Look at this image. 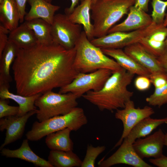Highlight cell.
<instances>
[{
	"label": "cell",
	"instance_id": "6",
	"mask_svg": "<svg viewBox=\"0 0 167 167\" xmlns=\"http://www.w3.org/2000/svg\"><path fill=\"white\" fill-rule=\"evenodd\" d=\"M78 98L73 93H57L51 91L42 94L36 100L38 108L36 117L41 122L56 116L66 114L77 107Z\"/></svg>",
	"mask_w": 167,
	"mask_h": 167
},
{
	"label": "cell",
	"instance_id": "31",
	"mask_svg": "<svg viewBox=\"0 0 167 167\" xmlns=\"http://www.w3.org/2000/svg\"><path fill=\"white\" fill-rule=\"evenodd\" d=\"M145 100L149 105L159 108L167 104V84L161 88H155L153 93Z\"/></svg>",
	"mask_w": 167,
	"mask_h": 167
},
{
	"label": "cell",
	"instance_id": "40",
	"mask_svg": "<svg viewBox=\"0 0 167 167\" xmlns=\"http://www.w3.org/2000/svg\"><path fill=\"white\" fill-rule=\"evenodd\" d=\"M71 4L69 7L66 8L65 10V14L67 15L70 14L75 8L78 4L79 1L82 2L84 0H71Z\"/></svg>",
	"mask_w": 167,
	"mask_h": 167
},
{
	"label": "cell",
	"instance_id": "26",
	"mask_svg": "<svg viewBox=\"0 0 167 167\" xmlns=\"http://www.w3.org/2000/svg\"><path fill=\"white\" fill-rule=\"evenodd\" d=\"M72 130L67 128L46 136L45 143L51 150L72 151L73 143L70 137Z\"/></svg>",
	"mask_w": 167,
	"mask_h": 167
},
{
	"label": "cell",
	"instance_id": "23",
	"mask_svg": "<svg viewBox=\"0 0 167 167\" xmlns=\"http://www.w3.org/2000/svg\"><path fill=\"white\" fill-rule=\"evenodd\" d=\"M20 49L12 42L8 41L0 55V84L9 85L12 81L10 67L17 57Z\"/></svg>",
	"mask_w": 167,
	"mask_h": 167
},
{
	"label": "cell",
	"instance_id": "44",
	"mask_svg": "<svg viewBox=\"0 0 167 167\" xmlns=\"http://www.w3.org/2000/svg\"><path fill=\"white\" fill-rule=\"evenodd\" d=\"M97 0H92V4L95 3Z\"/></svg>",
	"mask_w": 167,
	"mask_h": 167
},
{
	"label": "cell",
	"instance_id": "20",
	"mask_svg": "<svg viewBox=\"0 0 167 167\" xmlns=\"http://www.w3.org/2000/svg\"><path fill=\"white\" fill-rule=\"evenodd\" d=\"M31 8L24 17L25 21L41 19L52 24L55 13L60 8L58 6L53 5L45 0H28Z\"/></svg>",
	"mask_w": 167,
	"mask_h": 167
},
{
	"label": "cell",
	"instance_id": "30",
	"mask_svg": "<svg viewBox=\"0 0 167 167\" xmlns=\"http://www.w3.org/2000/svg\"><path fill=\"white\" fill-rule=\"evenodd\" d=\"M106 149L105 146H93L91 144L88 145L86 155L82 161L81 167H94L97 157Z\"/></svg>",
	"mask_w": 167,
	"mask_h": 167
},
{
	"label": "cell",
	"instance_id": "10",
	"mask_svg": "<svg viewBox=\"0 0 167 167\" xmlns=\"http://www.w3.org/2000/svg\"><path fill=\"white\" fill-rule=\"evenodd\" d=\"M155 113L151 107L145 106L143 108H135L134 101L131 100L126 104L123 108L116 110L115 117L122 121L123 129L121 137L114 148L120 146L133 127L143 119L150 117Z\"/></svg>",
	"mask_w": 167,
	"mask_h": 167
},
{
	"label": "cell",
	"instance_id": "8",
	"mask_svg": "<svg viewBox=\"0 0 167 167\" xmlns=\"http://www.w3.org/2000/svg\"><path fill=\"white\" fill-rule=\"evenodd\" d=\"M51 25L53 41L65 48H74L82 32L81 25L75 24L65 14L55 15Z\"/></svg>",
	"mask_w": 167,
	"mask_h": 167
},
{
	"label": "cell",
	"instance_id": "33",
	"mask_svg": "<svg viewBox=\"0 0 167 167\" xmlns=\"http://www.w3.org/2000/svg\"><path fill=\"white\" fill-rule=\"evenodd\" d=\"M149 78L155 88H161L167 84V72H158L150 74Z\"/></svg>",
	"mask_w": 167,
	"mask_h": 167
},
{
	"label": "cell",
	"instance_id": "43",
	"mask_svg": "<svg viewBox=\"0 0 167 167\" xmlns=\"http://www.w3.org/2000/svg\"><path fill=\"white\" fill-rule=\"evenodd\" d=\"M45 0L48 2L51 3L52 0Z\"/></svg>",
	"mask_w": 167,
	"mask_h": 167
},
{
	"label": "cell",
	"instance_id": "21",
	"mask_svg": "<svg viewBox=\"0 0 167 167\" xmlns=\"http://www.w3.org/2000/svg\"><path fill=\"white\" fill-rule=\"evenodd\" d=\"M10 85L0 84V98L11 99L19 105V110L17 115L22 116L29 112L37 109L35 103L42 94H38L30 96H24L15 94L9 90Z\"/></svg>",
	"mask_w": 167,
	"mask_h": 167
},
{
	"label": "cell",
	"instance_id": "41",
	"mask_svg": "<svg viewBox=\"0 0 167 167\" xmlns=\"http://www.w3.org/2000/svg\"><path fill=\"white\" fill-rule=\"evenodd\" d=\"M164 145L167 147V132L165 135Z\"/></svg>",
	"mask_w": 167,
	"mask_h": 167
},
{
	"label": "cell",
	"instance_id": "2",
	"mask_svg": "<svg viewBox=\"0 0 167 167\" xmlns=\"http://www.w3.org/2000/svg\"><path fill=\"white\" fill-rule=\"evenodd\" d=\"M134 74L122 68L112 72L103 87L98 91H89L82 97L101 111H113L124 108L134 93L128 89Z\"/></svg>",
	"mask_w": 167,
	"mask_h": 167
},
{
	"label": "cell",
	"instance_id": "16",
	"mask_svg": "<svg viewBox=\"0 0 167 167\" xmlns=\"http://www.w3.org/2000/svg\"><path fill=\"white\" fill-rule=\"evenodd\" d=\"M167 27L163 24L158 25L139 42L148 52L158 58L167 49Z\"/></svg>",
	"mask_w": 167,
	"mask_h": 167
},
{
	"label": "cell",
	"instance_id": "18",
	"mask_svg": "<svg viewBox=\"0 0 167 167\" xmlns=\"http://www.w3.org/2000/svg\"><path fill=\"white\" fill-rule=\"evenodd\" d=\"M106 55L113 58L123 68L133 74L149 77L148 70L137 63L122 49H101Z\"/></svg>",
	"mask_w": 167,
	"mask_h": 167
},
{
	"label": "cell",
	"instance_id": "45",
	"mask_svg": "<svg viewBox=\"0 0 167 167\" xmlns=\"http://www.w3.org/2000/svg\"><path fill=\"white\" fill-rule=\"evenodd\" d=\"M166 27H167V26ZM165 43H166V48H167V36L166 40V41H165Z\"/></svg>",
	"mask_w": 167,
	"mask_h": 167
},
{
	"label": "cell",
	"instance_id": "9",
	"mask_svg": "<svg viewBox=\"0 0 167 167\" xmlns=\"http://www.w3.org/2000/svg\"><path fill=\"white\" fill-rule=\"evenodd\" d=\"M158 25L152 23L143 29L129 32H115L93 39L91 41L101 49H122L139 42Z\"/></svg>",
	"mask_w": 167,
	"mask_h": 167
},
{
	"label": "cell",
	"instance_id": "32",
	"mask_svg": "<svg viewBox=\"0 0 167 167\" xmlns=\"http://www.w3.org/2000/svg\"><path fill=\"white\" fill-rule=\"evenodd\" d=\"M8 99H0V118L17 115L19 107L8 105Z\"/></svg>",
	"mask_w": 167,
	"mask_h": 167
},
{
	"label": "cell",
	"instance_id": "12",
	"mask_svg": "<svg viewBox=\"0 0 167 167\" xmlns=\"http://www.w3.org/2000/svg\"><path fill=\"white\" fill-rule=\"evenodd\" d=\"M165 134L160 128L144 138L137 139L133 143V148L141 159L159 158L163 154Z\"/></svg>",
	"mask_w": 167,
	"mask_h": 167
},
{
	"label": "cell",
	"instance_id": "15",
	"mask_svg": "<svg viewBox=\"0 0 167 167\" xmlns=\"http://www.w3.org/2000/svg\"><path fill=\"white\" fill-rule=\"evenodd\" d=\"M124 51L139 64L148 70L151 74L166 72L158 58L148 52L139 42L126 47Z\"/></svg>",
	"mask_w": 167,
	"mask_h": 167
},
{
	"label": "cell",
	"instance_id": "5",
	"mask_svg": "<svg viewBox=\"0 0 167 167\" xmlns=\"http://www.w3.org/2000/svg\"><path fill=\"white\" fill-rule=\"evenodd\" d=\"M84 109L77 107L68 113L50 118L41 122L35 121L26 134L29 140L37 141L51 133L68 128L76 131L88 123Z\"/></svg>",
	"mask_w": 167,
	"mask_h": 167
},
{
	"label": "cell",
	"instance_id": "27",
	"mask_svg": "<svg viewBox=\"0 0 167 167\" xmlns=\"http://www.w3.org/2000/svg\"><path fill=\"white\" fill-rule=\"evenodd\" d=\"M48 161L53 167H79L82 161L72 151L57 150H51Z\"/></svg>",
	"mask_w": 167,
	"mask_h": 167
},
{
	"label": "cell",
	"instance_id": "11",
	"mask_svg": "<svg viewBox=\"0 0 167 167\" xmlns=\"http://www.w3.org/2000/svg\"><path fill=\"white\" fill-rule=\"evenodd\" d=\"M118 164H125L134 167H152L140 157L134 150L132 144L123 140L119 148L106 159L100 161V167H110Z\"/></svg>",
	"mask_w": 167,
	"mask_h": 167
},
{
	"label": "cell",
	"instance_id": "36",
	"mask_svg": "<svg viewBox=\"0 0 167 167\" xmlns=\"http://www.w3.org/2000/svg\"><path fill=\"white\" fill-rule=\"evenodd\" d=\"M150 163L158 167H167V156L163 155L156 158H151L149 160Z\"/></svg>",
	"mask_w": 167,
	"mask_h": 167
},
{
	"label": "cell",
	"instance_id": "13",
	"mask_svg": "<svg viewBox=\"0 0 167 167\" xmlns=\"http://www.w3.org/2000/svg\"><path fill=\"white\" fill-rule=\"evenodd\" d=\"M37 110L30 111L22 116L16 115L0 119V130L3 131L6 130V133L4 142L1 146L0 150L22 138L28 120L36 114Z\"/></svg>",
	"mask_w": 167,
	"mask_h": 167
},
{
	"label": "cell",
	"instance_id": "1",
	"mask_svg": "<svg viewBox=\"0 0 167 167\" xmlns=\"http://www.w3.org/2000/svg\"><path fill=\"white\" fill-rule=\"evenodd\" d=\"M75 54V47L67 49L54 42L20 49L12 67L17 93L43 94L70 83L79 73L74 65Z\"/></svg>",
	"mask_w": 167,
	"mask_h": 167
},
{
	"label": "cell",
	"instance_id": "3",
	"mask_svg": "<svg viewBox=\"0 0 167 167\" xmlns=\"http://www.w3.org/2000/svg\"><path fill=\"white\" fill-rule=\"evenodd\" d=\"M75 47L74 65L79 73H89L102 69L113 72L122 68L114 59L105 55L101 48L93 45L84 31H82Z\"/></svg>",
	"mask_w": 167,
	"mask_h": 167
},
{
	"label": "cell",
	"instance_id": "35",
	"mask_svg": "<svg viewBox=\"0 0 167 167\" xmlns=\"http://www.w3.org/2000/svg\"><path fill=\"white\" fill-rule=\"evenodd\" d=\"M28 0H15L16 3L19 14L20 23L23 22L25 15L26 14L25 8L27 2Z\"/></svg>",
	"mask_w": 167,
	"mask_h": 167
},
{
	"label": "cell",
	"instance_id": "24",
	"mask_svg": "<svg viewBox=\"0 0 167 167\" xmlns=\"http://www.w3.org/2000/svg\"><path fill=\"white\" fill-rule=\"evenodd\" d=\"M0 21L10 31L19 26V14L15 0H2L0 3Z\"/></svg>",
	"mask_w": 167,
	"mask_h": 167
},
{
	"label": "cell",
	"instance_id": "34",
	"mask_svg": "<svg viewBox=\"0 0 167 167\" xmlns=\"http://www.w3.org/2000/svg\"><path fill=\"white\" fill-rule=\"evenodd\" d=\"M151 83L149 77L138 75L135 80L134 85L136 88L141 91H146L149 88Z\"/></svg>",
	"mask_w": 167,
	"mask_h": 167
},
{
	"label": "cell",
	"instance_id": "46",
	"mask_svg": "<svg viewBox=\"0 0 167 167\" xmlns=\"http://www.w3.org/2000/svg\"><path fill=\"white\" fill-rule=\"evenodd\" d=\"M2 0H0V3H1L2 2Z\"/></svg>",
	"mask_w": 167,
	"mask_h": 167
},
{
	"label": "cell",
	"instance_id": "22",
	"mask_svg": "<svg viewBox=\"0 0 167 167\" xmlns=\"http://www.w3.org/2000/svg\"><path fill=\"white\" fill-rule=\"evenodd\" d=\"M164 124H167V117L159 119L150 117L145 118L133 127L123 140L132 144L137 139L147 136L159 126Z\"/></svg>",
	"mask_w": 167,
	"mask_h": 167
},
{
	"label": "cell",
	"instance_id": "37",
	"mask_svg": "<svg viewBox=\"0 0 167 167\" xmlns=\"http://www.w3.org/2000/svg\"><path fill=\"white\" fill-rule=\"evenodd\" d=\"M7 33L0 30V55L8 41Z\"/></svg>",
	"mask_w": 167,
	"mask_h": 167
},
{
	"label": "cell",
	"instance_id": "14",
	"mask_svg": "<svg viewBox=\"0 0 167 167\" xmlns=\"http://www.w3.org/2000/svg\"><path fill=\"white\" fill-rule=\"evenodd\" d=\"M152 23L151 16L143 10L134 6L130 9L128 15L123 22L114 25L108 34L115 32H129L144 29Z\"/></svg>",
	"mask_w": 167,
	"mask_h": 167
},
{
	"label": "cell",
	"instance_id": "7",
	"mask_svg": "<svg viewBox=\"0 0 167 167\" xmlns=\"http://www.w3.org/2000/svg\"><path fill=\"white\" fill-rule=\"evenodd\" d=\"M112 72L110 70L102 69L89 73H79L70 83L60 88L58 92H71L79 98L89 91H98L103 87Z\"/></svg>",
	"mask_w": 167,
	"mask_h": 167
},
{
	"label": "cell",
	"instance_id": "19",
	"mask_svg": "<svg viewBox=\"0 0 167 167\" xmlns=\"http://www.w3.org/2000/svg\"><path fill=\"white\" fill-rule=\"evenodd\" d=\"M92 5V0H84L70 14L67 15L71 22L83 26L84 31L90 41L94 38L93 26L91 22L90 14Z\"/></svg>",
	"mask_w": 167,
	"mask_h": 167
},
{
	"label": "cell",
	"instance_id": "38",
	"mask_svg": "<svg viewBox=\"0 0 167 167\" xmlns=\"http://www.w3.org/2000/svg\"><path fill=\"white\" fill-rule=\"evenodd\" d=\"M149 0H135L134 6L147 12L148 10Z\"/></svg>",
	"mask_w": 167,
	"mask_h": 167
},
{
	"label": "cell",
	"instance_id": "25",
	"mask_svg": "<svg viewBox=\"0 0 167 167\" xmlns=\"http://www.w3.org/2000/svg\"><path fill=\"white\" fill-rule=\"evenodd\" d=\"M8 40L15 44L20 49L28 48L38 43L33 31L24 23L10 31Z\"/></svg>",
	"mask_w": 167,
	"mask_h": 167
},
{
	"label": "cell",
	"instance_id": "4",
	"mask_svg": "<svg viewBox=\"0 0 167 167\" xmlns=\"http://www.w3.org/2000/svg\"><path fill=\"white\" fill-rule=\"evenodd\" d=\"M135 0H97L91 6V18L93 21V36L99 37L109 30L134 6Z\"/></svg>",
	"mask_w": 167,
	"mask_h": 167
},
{
	"label": "cell",
	"instance_id": "29",
	"mask_svg": "<svg viewBox=\"0 0 167 167\" xmlns=\"http://www.w3.org/2000/svg\"><path fill=\"white\" fill-rule=\"evenodd\" d=\"M152 11L151 15L152 23L157 25H163L165 17L167 0H152Z\"/></svg>",
	"mask_w": 167,
	"mask_h": 167
},
{
	"label": "cell",
	"instance_id": "39",
	"mask_svg": "<svg viewBox=\"0 0 167 167\" xmlns=\"http://www.w3.org/2000/svg\"><path fill=\"white\" fill-rule=\"evenodd\" d=\"M161 66L167 72V49L161 56L158 58Z\"/></svg>",
	"mask_w": 167,
	"mask_h": 167
},
{
	"label": "cell",
	"instance_id": "42",
	"mask_svg": "<svg viewBox=\"0 0 167 167\" xmlns=\"http://www.w3.org/2000/svg\"><path fill=\"white\" fill-rule=\"evenodd\" d=\"M163 25L165 26H167V14H166V15L165 17L164 22Z\"/></svg>",
	"mask_w": 167,
	"mask_h": 167
},
{
	"label": "cell",
	"instance_id": "17",
	"mask_svg": "<svg viewBox=\"0 0 167 167\" xmlns=\"http://www.w3.org/2000/svg\"><path fill=\"white\" fill-rule=\"evenodd\" d=\"M28 140L24 139L20 147L15 150L3 148L0 150L1 155L7 158L20 159L40 167H53L48 161L35 153L29 146Z\"/></svg>",
	"mask_w": 167,
	"mask_h": 167
},
{
	"label": "cell",
	"instance_id": "28",
	"mask_svg": "<svg viewBox=\"0 0 167 167\" xmlns=\"http://www.w3.org/2000/svg\"><path fill=\"white\" fill-rule=\"evenodd\" d=\"M34 33L38 43L48 45L53 43L51 34V25L41 19H36L24 22Z\"/></svg>",
	"mask_w": 167,
	"mask_h": 167
}]
</instances>
